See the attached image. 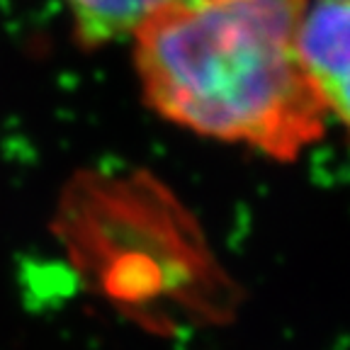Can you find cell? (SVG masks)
<instances>
[{
	"label": "cell",
	"instance_id": "6da1fadb",
	"mask_svg": "<svg viewBox=\"0 0 350 350\" xmlns=\"http://www.w3.org/2000/svg\"><path fill=\"white\" fill-rule=\"evenodd\" d=\"M306 0L163 3L134 29L153 112L202 137L292 161L326 129L297 54Z\"/></svg>",
	"mask_w": 350,
	"mask_h": 350
},
{
	"label": "cell",
	"instance_id": "3957f363",
	"mask_svg": "<svg viewBox=\"0 0 350 350\" xmlns=\"http://www.w3.org/2000/svg\"><path fill=\"white\" fill-rule=\"evenodd\" d=\"M165 0H66L76 22L78 42L98 49L134 34V29Z\"/></svg>",
	"mask_w": 350,
	"mask_h": 350
},
{
	"label": "cell",
	"instance_id": "7a4b0ae2",
	"mask_svg": "<svg viewBox=\"0 0 350 350\" xmlns=\"http://www.w3.org/2000/svg\"><path fill=\"white\" fill-rule=\"evenodd\" d=\"M297 54L326 112L350 131V0H306Z\"/></svg>",
	"mask_w": 350,
	"mask_h": 350
},
{
	"label": "cell",
	"instance_id": "277c9868",
	"mask_svg": "<svg viewBox=\"0 0 350 350\" xmlns=\"http://www.w3.org/2000/svg\"><path fill=\"white\" fill-rule=\"evenodd\" d=\"M165 3H190V0H165Z\"/></svg>",
	"mask_w": 350,
	"mask_h": 350
}]
</instances>
